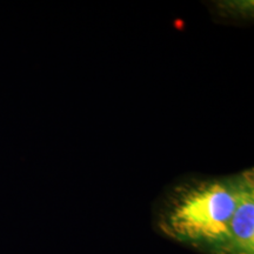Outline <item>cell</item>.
Returning <instances> with one entry per match:
<instances>
[{"mask_svg":"<svg viewBox=\"0 0 254 254\" xmlns=\"http://www.w3.org/2000/svg\"><path fill=\"white\" fill-rule=\"evenodd\" d=\"M236 207L228 227L225 254H254V173L252 168L234 174Z\"/></svg>","mask_w":254,"mask_h":254,"instance_id":"obj_2","label":"cell"},{"mask_svg":"<svg viewBox=\"0 0 254 254\" xmlns=\"http://www.w3.org/2000/svg\"><path fill=\"white\" fill-rule=\"evenodd\" d=\"M236 177L190 179L174 186L158 214L170 239L207 254H225L236 207Z\"/></svg>","mask_w":254,"mask_h":254,"instance_id":"obj_1","label":"cell"}]
</instances>
